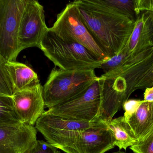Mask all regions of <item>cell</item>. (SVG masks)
I'll return each instance as SVG.
<instances>
[{
	"label": "cell",
	"mask_w": 153,
	"mask_h": 153,
	"mask_svg": "<svg viewBox=\"0 0 153 153\" xmlns=\"http://www.w3.org/2000/svg\"><path fill=\"white\" fill-rule=\"evenodd\" d=\"M39 48L56 66L67 71L95 70L100 68L104 62L82 45L61 38L50 28L44 35Z\"/></svg>",
	"instance_id": "obj_3"
},
{
	"label": "cell",
	"mask_w": 153,
	"mask_h": 153,
	"mask_svg": "<svg viewBox=\"0 0 153 153\" xmlns=\"http://www.w3.org/2000/svg\"><path fill=\"white\" fill-rule=\"evenodd\" d=\"M36 134V128L25 124L0 127V153H26Z\"/></svg>",
	"instance_id": "obj_11"
},
{
	"label": "cell",
	"mask_w": 153,
	"mask_h": 153,
	"mask_svg": "<svg viewBox=\"0 0 153 153\" xmlns=\"http://www.w3.org/2000/svg\"><path fill=\"white\" fill-rule=\"evenodd\" d=\"M87 29L109 58L126 47L134 22L99 0L74 1Z\"/></svg>",
	"instance_id": "obj_1"
},
{
	"label": "cell",
	"mask_w": 153,
	"mask_h": 153,
	"mask_svg": "<svg viewBox=\"0 0 153 153\" xmlns=\"http://www.w3.org/2000/svg\"><path fill=\"white\" fill-rule=\"evenodd\" d=\"M102 121H104L66 119L45 111L36 122L35 128L48 143L57 149L66 153H78L76 143L80 133Z\"/></svg>",
	"instance_id": "obj_5"
},
{
	"label": "cell",
	"mask_w": 153,
	"mask_h": 153,
	"mask_svg": "<svg viewBox=\"0 0 153 153\" xmlns=\"http://www.w3.org/2000/svg\"><path fill=\"white\" fill-rule=\"evenodd\" d=\"M153 63V47L99 77L102 98L100 118L103 121L108 123L113 119Z\"/></svg>",
	"instance_id": "obj_2"
},
{
	"label": "cell",
	"mask_w": 153,
	"mask_h": 153,
	"mask_svg": "<svg viewBox=\"0 0 153 153\" xmlns=\"http://www.w3.org/2000/svg\"><path fill=\"white\" fill-rule=\"evenodd\" d=\"M50 29L61 38L82 45L100 60L108 59L87 29L74 1L68 4L57 14Z\"/></svg>",
	"instance_id": "obj_7"
},
{
	"label": "cell",
	"mask_w": 153,
	"mask_h": 153,
	"mask_svg": "<svg viewBox=\"0 0 153 153\" xmlns=\"http://www.w3.org/2000/svg\"><path fill=\"white\" fill-rule=\"evenodd\" d=\"M108 127L113 138L114 145L119 148L126 150L138 142L130 126L124 116L112 119L108 123Z\"/></svg>",
	"instance_id": "obj_15"
},
{
	"label": "cell",
	"mask_w": 153,
	"mask_h": 153,
	"mask_svg": "<svg viewBox=\"0 0 153 153\" xmlns=\"http://www.w3.org/2000/svg\"><path fill=\"white\" fill-rule=\"evenodd\" d=\"M97 78L94 70L67 71L55 67L43 86L46 107L51 108L78 96Z\"/></svg>",
	"instance_id": "obj_4"
},
{
	"label": "cell",
	"mask_w": 153,
	"mask_h": 153,
	"mask_svg": "<svg viewBox=\"0 0 153 153\" xmlns=\"http://www.w3.org/2000/svg\"><path fill=\"white\" fill-rule=\"evenodd\" d=\"M136 10L138 15L144 12H153V0H135Z\"/></svg>",
	"instance_id": "obj_25"
},
{
	"label": "cell",
	"mask_w": 153,
	"mask_h": 153,
	"mask_svg": "<svg viewBox=\"0 0 153 153\" xmlns=\"http://www.w3.org/2000/svg\"><path fill=\"white\" fill-rule=\"evenodd\" d=\"M134 153H153V128L143 138L130 147Z\"/></svg>",
	"instance_id": "obj_20"
},
{
	"label": "cell",
	"mask_w": 153,
	"mask_h": 153,
	"mask_svg": "<svg viewBox=\"0 0 153 153\" xmlns=\"http://www.w3.org/2000/svg\"><path fill=\"white\" fill-rule=\"evenodd\" d=\"M27 0H0V57L16 62L20 23Z\"/></svg>",
	"instance_id": "obj_6"
},
{
	"label": "cell",
	"mask_w": 153,
	"mask_h": 153,
	"mask_svg": "<svg viewBox=\"0 0 153 153\" xmlns=\"http://www.w3.org/2000/svg\"><path fill=\"white\" fill-rule=\"evenodd\" d=\"M145 90L143 100L146 102H153V86L146 88Z\"/></svg>",
	"instance_id": "obj_26"
},
{
	"label": "cell",
	"mask_w": 153,
	"mask_h": 153,
	"mask_svg": "<svg viewBox=\"0 0 153 153\" xmlns=\"http://www.w3.org/2000/svg\"><path fill=\"white\" fill-rule=\"evenodd\" d=\"M12 97L22 123L34 126L45 111L43 86L39 84L31 88L16 92Z\"/></svg>",
	"instance_id": "obj_10"
},
{
	"label": "cell",
	"mask_w": 153,
	"mask_h": 153,
	"mask_svg": "<svg viewBox=\"0 0 153 153\" xmlns=\"http://www.w3.org/2000/svg\"><path fill=\"white\" fill-rule=\"evenodd\" d=\"M26 153H61L53 146L42 140H36Z\"/></svg>",
	"instance_id": "obj_22"
},
{
	"label": "cell",
	"mask_w": 153,
	"mask_h": 153,
	"mask_svg": "<svg viewBox=\"0 0 153 153\" xmlns=\"http://www.w3.org/2000/svg\"><path fill=\"white\" fill-rule=\"evenodd\" d=\"M144 102V100L138 99H128L124 103L122 107L125 111L124 116L127 122H128Z\"/></svg>",
	"instance_id": "obj_23"
},
{
	"label": "cell",
	"mask_w": 153,
	"mask_h": 153,
	"mask_svg": "<svg viewBox=\"0 0 153 153\" xmlns=\"http://www.w3.org/2000/svg\"><path fill=\"white\" fill-rule=\"evenodd\" d=\"M99 1L134 22L139 16L136 10L135 0H99Z\"/></svg>",
	"instance_id": "obj_18"
},
{
	"label": "cell",
	"mask_w": 153,
	"mask_h": 153,
	"mask_svg": "<svg viewBox=\"0 0 153 153\" xmlns=\"http://www.w3.org/2000/svg\"><path fill=\"white\" fill-rule=\"evenodd\" d=\"M134 57L130 54L126 46L119 54L104 61L100 68L102 69L104 73H107L124 65Z\"/></svg>",
	"instance_id": "obj_19"
},
{
	"label": "cell",
	"mask_w": 153,
	"mask_h": 153,
	"mask_svg": "<svg viewBox=\"0 0 153 153\" xmlns=\"http://www.w3.org/2000/svg\"><path fill=\"white\" fill-rule=\"evenodd\" d=\"M114 153H126L125 152H121V151H119L118 152H114Z\"/></svg>",
	"instance_id": "obj_27"
},
{
	"label": "cell",
	"mask_w": 153,
	"mask_h": 153,
	"mask_svg": "<svg viewBox=\"0 0 153 153\" xmlns=\"http://www.w3.org/2000/svg\"><path fill=\"white\" fill-rule=\"evenodd\" d=\"M48 28L45 19V10L38 1L27 0L20 23L19 32L20 52L28 48L39 45Z\"/></svg>",
	"instance_id": "obj_9"
},
{
	"label": "cell",
	"mask_w": 153,
	"mask_h": 153,
	"mask_svg": "<svg viewBox=\"0 0 153 153\" xmlns=\"http://www.w3.org/2000/svg\"><path fill=\"white\" fill-rule=\"evenodd\" d=\"M5 63L0 57V93L12 96L13 91L10 80L4 66Z\"/></svg>",
	"instance_id": "obj_21"
},
{
	"label": "cell",
	"mask_w": 153,
	"mask_h": 153,
	"mask_svg": "<svg viewBox=\"0 0 153 153\" xmlns=\"http://www.w3.org/2000/svg\"><path fill=\"white\" fill-rule=\"evenodd\" d=\"M98 78L82 93L48 109L47 112L71 120L91 122L101 119L102 98Z\"/></svg>",
	"instance_id": "obj_8"
},
{
	"label": "cell",
	"mask_w": 153,
	"mask_h": 153,
	"mask_svg": "<svg viewBox=\"0 0 153 153\" xmlns=\"http://www.w3.org/2000/svg\"><path fill=\"white\" fill-rule=\"evenodd\" d=\"M21 124L12 96L0 93V127Z\"/></svg>",
	"instance_id": "obj_17"
},
{
	"label": "cell",
	"mask_w": 153,
	"mask_h": 153,
	"mask_svg": "<svg viewBox=\"0 0 153 153\" xmlns=\"http://www.w3.org/2000/svg\"><path fill=\"white\" fill-rule=\"evenodd\" d=\"M153 86V63L148 71L139 80L135 86V90H144L146 88Z\"/></svg>",
	"instance_id": "obj_24"
},
{
	"label": "cell",
	"mask_w": 153,
	"mask_h": 153,
	"mask_svg": "<svg viewBox=\"0 0 153 153\" xmlns=\"http://www.w3.org/2000/svg\"><path fill=\"white\" fill-rule=\"evenodd\" d=\"M126 46L132 57L153 47V12L140 13Z\"/></svg>",
	"instance_id": "obj_13"
},
{
	"label": "cell",
	"mask_w": 153,
	"mask_h": 153,
	"mask_svg": "<svg viewBox=\"0 0 153 153\" xmlns=\"http://www.w3.org/2000/svg\"><path fill=\"white\" fill-rule=\"evenodd\" d=\"M4 66L10 80L13 93L40 83L37 74L25 64L17 61L6 62Z\"/></svg>",
	"instance_id": "obj_14"
},
{
	"label": "cell",
	"mask_w": 153,
	"mask_h": 153,
	"mask_svg": "<svg viewBox=\"0 0 153 153\" xmlns=\"http://www.w3.org/2000/svg\"><path fill=\"white\" fill-rule=\"evenodd\" d=\"M128 122L138 140L143 138L153 128V102H144Z\"/></svg>",
	"instance_id": "obj_16"
},
{
	"label": "cell",
	"mask_w": 153,
	"mask_h": 153,
	"mask_svg": "<svg viewBox=\"0 0 153 153\" xmlns=\"http://www.w3.org/2000/svg\"><path fill=\"white\" fill-rule=\"evenodd\" d=\"M114 147L108 123L104 121L81 132L76 143L78 153H105Z\"/></svg>",
	"instance_id": "obj_12"
}]
</instances>
